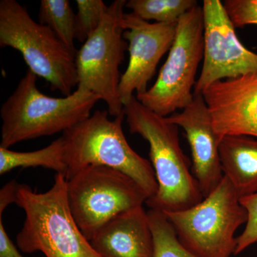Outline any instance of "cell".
I'll list each match as a JSON object with an SVG mask.
<instances>
[{"instance_id": "obj_12", "label": "cell", "mask_w": 257, "mask_h": 257, "mask_svg": "<svg viewBox=\"0 0 257 257\" xmlns=\"http://www.w3.org/2000/svg\"><path fill=\"white\" fill-rule=\"evenodd\" d=\"M219 138H257V73L211 84L202 94Z\"/></svg>"}, {"instance_id": "obj_14", "label": "cell", "mask_w": 257, "mask_h": 257, "mask_svg": "<svg viewBox=\"0 0 257 257\" xmlns=\"http://www.w3.org/2000/svg\"><path fill=\"white\" fill-rule=\"evenodd\" d=\"M89 241L102 257H154L153 234L143 207L114 216Z\"/></svg>"}, {"instance_id": "obj_17", "label": "cell", "mask_w": 257, "mask_h": 257, "mask_svg": "<svg viewBox=\"0 0 257 257\" xmlns=\"http://www.w3.org/2000/svg\"><path fill=\"white\" fill-rule=\"evenodd\" d=\"M39 20L40 24L50 28L76 57L75 14L68 0H42Z\"/></svg>"}, {"instance_id": "obj_8", "label": "cell", "mask_w": 257, "mask_h": 257, "mask_svg": "<svg viewBox=\"0 0 257 257\" xmlns=\"http://www.w3.org/2000/svg\"><path fill=\"white\" fill-rule=\"evenodd\" d=\"M204 28L202 7H196L179 19L175 40L157 80L136 96L144 106L167 117L192 103L198 67L204 58Z\"/></svg>"}, {"instance_id": "obj_9", "label": "cell", "mask_w": 257, "mask_h": 257, "mask_svg": "<svg viewBox=\"0 0 257 257\" xmlns=\"http://www.w3.org/2000/svg\"><path fill=\"white\" fill-rule=\"evenodd\" d=\"M126 3L125 0H115L109 5L100 26L83 43L75 57L77 87L99 96L114 117L124 112L119 94V67L128 50V42L123 37Z\"/></svg>"}, {"instance_id": "obj_16", "label": "cell", "mask_w": 257, "mask_h": 257, "mask_svg": "<svg viewBox=\"0 0 257 257\" xmlns=\"http://www.w3.org/2000/svg\"><path fill=\"white\" fill-rule=\"evenodd\" d=\"M64 152L65 143L62 136L36 151L15 152L0 147V175H5L18 167H41L66 176Z\"/></svg>"}, {"instance_id": "obj_3", "label": "cell", "mask_w": 257, "mask_h": 257, "mask_svg": "<svg viewBox=\"0 0 257 257\" xmlns=\"http://www.w3.org/2000/svg\"><path fill=\"white\" fill-rule=\"evenodd\" d=\"M15 204L25 214L16 238L20 251H40L46 257H102L71 214L63 174L57 173L53 185L45 192H36L30 186L20 184Z\"/></svg>"}, {"instance_id": "obj_24", "label": "cell", "mask_w": 257, "mask_h": 257, "mask_svg": "<svg viewBox=\"0 0 257 257\" xmlns=\"http://www.w3.org/2000/svg\"><path fill=\"white\" fill-rule=\"evenodd\" d=\"M19 186L20 184L13 180L2 188L0 191V216H3V213L8 206L15 203Z\"/></svg>"}, {"instance_id": "obj_20", "label": "cell", "mask_w": 257, "mask_h": 257, "mask_svg": "<svg viewBox=\"0 0 257 257\" xmlns=\"http://www.w3.org/2000/svg\"><path fill=\"white\" fill-rule=\"evenodd\" d=\"M75 39L84 43L100 26L108 10L102 0H77Z\"/></svg>"}, {"instance_id": "obj_22", "label": "cell", "mask_w": 257, "mask_h": 257, "mask_svg": "<svg viewBox=\"0 0 257 257\" xmlns=\"http://www.w3.org/2000/svg\"><path fill=\"white\" fill-rule=\"evenodd\" d=\"M223 5L235 28L257 25V0H225Z\"/></svg>"}, {"instance_id": "obj_23", "label": "cell", "mask_w": 257, "mask_h": 257, "mask_svg": "<svg viewBox=\"0 0 257 257\" xmlns=\"http://www.w3.org/2000/svg\"><path fill=\"white\" fill-rule=\"evenodd\" d=\"M0 216V257H24L8 236Z\"/></svg>"}, {"instance_id": "obj_11", "label": "cell", "mask_w": 257, "mask_h": 257, "mask_svg": "<svg viewBox=\"0 0 257 257\" xmlns=\"http://www.w3.org/2000/svg\"><path fill=\"white\" fill-rule=\"evenodd\" d=\"M177 23H150L135 13H125L123 37L128 42L130 60L119 85L123 105L133 99L135 92L140 95L148 89L161 59L170 50Z\"/></svg>"}, {"instance_id": "obj_6", "label": "cell", "mask_w": 257, "mask_h": 257, "mask_svg": "<svg viewBox=\"0 0 257 257\" xmlns=\"http://www.w3.org/2000/svg\"><path fill=\"white\" fill-rule=\"evenodd\" d=\"M165 214L179 241L197 257L234 255L235 233L248 219L247 211L225 177L199 204L185 210Z\"/></svg>"}, {"instance_id": "obj_5", "label": "cell", "mask_w": 257, "mask_h": 257, "mask_svg": "<svg viewBox=\"0 0 257 257\" xmlns=\"http://www.w3.org/2000/svg\"><path fill=\"white\" fill-rule=\"evenodd\" d=\"M0 47L19 51L29 69L67 96L78 85L75 55L16 0L0 1Z\"/></svg>"}, {"instance_id": "obj_2", "label": "cell", "mask_w": 257, "mask_h": 257, "mask_svg": "<svg viewBox=\"0 0 257 257\" xmlns=\"http://www.w3.org/2000/svg\"><path fill=\"white\" fill-rule=\"evenodd\" d=\"M37 76L28 69L0 109V147L64 133L91 116L101 99L81 87L70 95L51 97L37 87Z\"/></svg>"}, {"instance_id": "obj_21", "label": "cell", "mask_w": 257, "mask_h": 257, "mask_svg": "<svg viewBox=\"0 0 257 257\" xmlns=\"http://www.w3.org/2000/svg\"><path fill=\"white\" fill-rule=\"evenodd\" d=\"M240 202L247 211L248 219L242 233L236 237L234 255L257 243V194L240 199Z\"/></svg>"}, {"instance_id": "obj_10", "label": "cell", "mask_w": 257, "mask_h": 257, "mask_svg": "<svg viewBox=\"0 0 257 257\" xmlns=\"http://www.w3.org/2000/svg\"><path fill=\"white\" fill-rule=\"evenodd\" d=\"M204 62L194 94L219 81L257 73V54L239 41L234 25L219 0H204Z\"/></svg>"}, {"instance_id": "obj_15", "label": "cell", "mask_w": 257, "mask_h": 257, "mask_svg": "<svg viewBox=\"0 0 257 257\" xmlns=\"http://www.w3.org/2000/svg\"><path fill=\"white\" fill-rule=\"evenodd\" d=\"M219 157L223 175L240 199L257 194V138L224 137L219 144Z\"/></svg>"}, {"instance_id": "obj_7", "label": "cell", "mask_w": 257, "mask_h": 257, "mask_svg": "<svg viewBox=\"0 0 257 257\" xmlns=\"http://www.w3.org/2000/svg\"><path fill=\"white\" fill-rule=\"evenodd\" d=\"M71 214L90 241L98 229L121 213L143 207L149 199L133 179L109 167L91 165L67 179Z\"/></svg>"}, {"instance_id": "obj_19", "label": "cell", "mask_w": 257, "mask_h": 257, "mask_svg": "<svg viewBox=\"0 0 257 257\" xmlns=\"http://www.w3.org/2000/svg\"><path fill=\"white\" fill-rule=\"evenodd\" d=\"M154 238V257H197L177 238L165 213L155 209L147 211Z\"/></svg>"}, {"instance_id": "obj_4", "label": "cell", "mask_w": 257, "mask_h": 257, "mask_svg": "<svg viewBox=\"0 0 257 257\" xmlns=\"http://www.w3.org/2000/svg\"><path fill=\"white\" fill-rule=\"evenodd\" d=\"M107 110H96L64 132L66 179L89 166H103L131 177L145 189L149 199L153 197L158 184L151 162L128 145L122 128L124 113L112 120Z\"/></svg>"}, {"instance_id": "obj_18", "label": "cell", "mask_w": 257, "mask_h": 257, "mask_svg": "<svg viewBox=\"0 0 257 257\" xmlns=\"http://www.w3.org/2000/svg\"><path fill=\"white\" fill-rule=\"evenodd\" d=\"M198 6L196 0H130L126 8L143 20L157 23H175Z\"/></svg>"}, {"instance_id": "obj_13", "label": "cell", "mask_w": 257, "mask_h": 257, "mask_svg": "<svg viewBox=\"0 0 257 257\" xmlns=\"http://www.w3.org/2000/svg\"><path fill=\"white\" fill-rule=\"evenodd\" d=\"M167 119L183 128L192 152L193 175L203 197H207L220 184L224 175L219 157L221 140L214 131L203 95L194 94L189 105Z\"/></svg>"}, {"instance_id": "obj_1", "label": "cell", "mask_w": 257, "mask_h": 257, "mask_svg": "<svg viewBox=\"0 0 257 257\" xmlns=\"http://www.w3.org/2000/svg\"><path fill=\"white\" fill-rule=\"evenodd\" d=\"M132 134H138L150 144V157L158 189L147 201L150 209L162 212L185 210L202 202L203 197L190 162L179 139V126L156 114L133 96L124 106Z\"/></svg>"}]
</instances>
